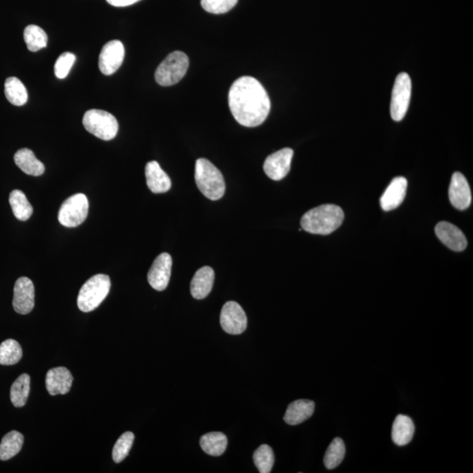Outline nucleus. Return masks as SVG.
Returning a JSON list of instances; mask_svg holds the SVG:
<instances>
[{
  "label": "nucleus",
  "instance_id": "1",
  "mask_svg": "<svg viewBox=\"0 0 473 473\" xmlns=\"http://www.w3.org/2000/svg\"><path fill=\"white\" fill-rule=\"evenodd\" d=\"M229 107L236 121L256 128L266 121L271 102L263 85L252 77L236 79L229 91Z\"/></svg>",
  "mask_w": 473,
  "mask_h": 473
},
{
  "label": "nucleus",
  "instance_id": "2",
  "mask_svg": "<svg viewBox=\"0 0 473 473\" xmlns=\"http://www.w3.org/2000/svg\"><path fill=\"white\" fill-rule=\"evenodd\" d=\"M345 214L335 204H324L308 210L302 217V228L312 234L329 235L341 226Z\"/></svg>",
  "mask_w": 473,
  "mask_h": 473
},
{
  "label": "nucleus",
  "instance_id": "3",
  "mask_svg": "<svg viewBox=\"0 0 473 473\" xmlns=\"http://www.w3.org/2000/svg\"><path fill=\"white\" fill-rule=\"evenodd\" d=\"M195 180L202 194L210 200H219L225 195L226 184L222 173L210 160L204 158L197 160Z\"/></svg>",
  "mask_w": 473,
  "mask_h": 473
},
{
  "label": "nucleus",
  "instance_id": "4",
  "mask_svg": "<svg viewBox=\"0 0 473 473\" xmlns=\"http://www.w3.org/2000/svg\"><path fill=\"white\" fill-rule=\"evenodd\" d=\"M110 280L106 274H97L88 280L82 287L77 298L79 310L90 312L96 310L108 295Z\"/></svg>",
  "mask_w": 473,
  "mask_h": 473
},
{
  "label": "nucleus",
  "instance_id": "5",
  "mask_svg": "<svg viewBox=\"0 0 473 473\" xmlns=\"http://www.w3.org/2000/svg\"><path fill=\"white\" fill-rule=\"evenodd\" d=\"M189 58L181 51L170 53L156 71V80L162 86H171L179 83L187 73Z\"/></svg>",
  "mask_w": 473,
  "mask_h": 473
},
{
  "label": "nucleus",
  "instance_id": "6",
  "mask_svg": "<svg viewBox=\"0 0 473 473\" xmlns=\"http://www.w3.org/2000/svg\"><path fill=\"white\" fill-rule=\"evenodd\" d=\"M84 128L94 136L103 141H110L118 134L119 123L114 116L106 110L93 109L85 112Z\"/></svg>",
  "mask_w": 473,
  "mask_h": 473
},
{
  "label": "nucleus",
  "instance_id": "7",
  "mask_svg": "<svg viewBox=\"0 0 473 473\" xmlns=\"http://www.w3.org/2000/svg\"><path fill=\"white\" fill-rule=\"evenodd\" d=\"M89 213V201L86 195L75 194L63 202L58 213V220L62 226L73 228L82 225Z\"/></svg>",
  "mask_w": 473,
  "mask_h": 473
},
{
  "label": "nucleus",
  "instance_id": "8",
  "mask_svg": "<svg viewBox=\"0 0 473 473\" xmlns=\"http://www.w3.org/2000/svg\"><path fill=\"white\" fill-rule=\"evenodd\" d=\"M411 79L407 73L397 75L392 91L390 112L394 121H402L408 112L411 97Z\"/></svg>",
  "mask_w": 473,
  "mask_h": 473
},
{
  "label": "nucleus",
  "instance_id": "9",
  "mask_svg": "<svg viewBox=\"0 0 473 473\" xmlns=\"http://www.w3.org/2000/svg\"><path fill=\"white\" fill-rule=\"evenodd\" d=\"M220 324L226 332L239 335L247 329V315L236 302H227L221 311Z\"/></svg>",
  "mask_w": 473,
  "mask_h": 473
},
{
  "label": "nucleus",
  "instance_id": "10",
  "mask_svg": "<svg viewBox=\"0 0 473 473\" xmlns=\"http://www.w3.org/2000/svg\"><path fill=\"white\" fill-rule=\"evenodd\" d=\"M294 151L291 148H283L282 150L271 154L265 160L263 169L266 175L274 181H280L288 175Z\"/></svg>",
  "mask_w": 473,
  "mask_h": 473
},
{
  "label": "nucleus",
  "instance_id": "11",
  "mask_svg": "<svg viewBox=\"0 0 473 473\" xmlns=\"http://www.w3.org/2000/svg\"><path fill=\"white\" fill-rule=\"evenodd\" d=\"M125 58V47L121 40H110L101 50L99 69L102 74H114L122 65Z\"/></svg>",
  "mask_w": 473,
  "mask_h": 473
},
{
  "label": "nucleus",
  "instance_id": "12",
  "mask_svg": "<svg viewBox=\"0 0 473 473\" xmlns=\"http://www.w3.org/2000/svg\"><path fill=\"white\" fill-rule=\"evenodd\" d=\"M171 269V256L167 252L160 254L154 260L152 267L147 274V280L150 286L157 291L165 290L169 283Z\"/></svg>",
  "mask_w": 473,
  "mask_h": 473
},
{
  "label": "nucleus",
  "instance_id": "13",
  "mask_svg": "<svg viewBox=\"0 0 473 473\" xmlns=\"http://www.w3.org/2000/svg\"><path fill=\"white\" fill-rule=\"evenodd\" d=\"M12 306L14 311L21 315L30 313L34 307V286L27 277H21L16 280L14 289Z\"/></svg>",
  "mask_w": 473,
  "mask_h": 473
},
{
  "label": "nucleus",
  "instance_id": "14",
  "mask_svg": "<svg viewBox=\"0 0 473 473\" xmlns=\"http://www.w3.org/2000/svg\"><path fill=\"white\" fill-rule=\"evenodd\" d=\"M449 197L450 203L457 210H466L471 205V189L463 173L459 172L453 173L449 189Z\"/></svg>",
  "mask_w": 473,
  "mask_h": 473
},
{
  "label": "nucleus",
  "instance_id": "15",
  "mask_svg": "<svg viewBox=\"0 0 473 473\" xmlns=\"http://www.w3.org/2000/svg\"><path fill=\"white\" fill-rule=\"evenodd\" d=\"M437 238L452 251L462 252L468 247V241L461 230L449 222H440L435 229Z\"/></svg>",
  "mask_w": 473,
  "mask_h": 473
},
{
  "label": "nucleus",
  "instance_id": "16",
  "mask_svg": "<svg viewBox=\"0 0 473 473\" xmlns=\"http://www.w3.org/2000/svg\"><path fill=\"white\" fill-rule=\"evenodd\" d=\"M73 383V376L66 367L50 369L46 375V387L50 396L66 394L69 392Z\"/></svg>",
  "mask_w": 473,
  "mask_h": 473
},
{
  "label": "nucleus",
  "instance_id": "17",
  "mask_svg": "<svg viewBox=\"0 0 473 473\" xmlns=\"http://www.w3.org/2000/svg\"><path fill=\"white\" fill-rule=\"evenodd\" d=\"M408 187V181L404 178L399 176L393 179L389 187L385 191L380 197V206L384 210L390 211L399 207L404 201Z\"/></svg>",
  "mask_w": 473,
  "mask_h": 473
},
{
  "label": "nucleus",
  "instance_id": "18",
  "mask_svg": "<svg viewBox=\"0 0 473 473\" xmlns=\"http://www.w3.org/2000/svg\"><path fill=\"white\" fill-rule=\"evenodd\" d=\"M148 189L154 194L166 193L171 188V180L157 162H150L145 169Z\"/></svg>",
  "mask_w": 473,
  "mask_h": 473
},
{
  "label": "nucleus",
  "instance_id": "19",
  "mask_svg": "<svg viewBox=\"0 0 473 473\" xmlns=\"http://www.w3.org/2000/svg\"><path fill=\"white\" fill-rule=\"evenodd\" d=\"M215 273L213 268L204 267L195 274L191 280V292L195 299L202 300L207 298L213 289Z\"/></svg>",
  "mask_w": 473,
  "mask_h": 473
},
{
  "label": "nucleus",
  "instance_id": "20",
  "mask_svg": "<svg viewBox=\"0 0 473 473\" xmlns=\"http://www.w3.org/2000/svg\"><path fill=\"white\" fill-rule=\"evenodd\" d=\"M315 403L310 400H295L287 409L284 415V421L289 425H298L302 424L313 415Z\"/></svg>",
  "mask_w": 473,
  "mask_h": 473
},
{
  "label": "nucleus",
  "instance_id": "21",
  "mask_svg": "<svg viewBox=\"0 0 473 473\" xmlns=\"http://www.w3.org/2000/svg\"><path fill=\"white\" fill-rule=\"evenodd\" d=\"M415 434V425L408 415H397L392 427V440L396 446H404L410 443Z\"/></svg>",
  "mask_w": 473,
  "mask_h": 473
},
{
  "label": "nucleus",
  "instance_id": "22",
  "mask_svg": "<svg viewBox=\"0 0 473 473\" xmlns=\"http://www.w3.org/2000/svg\"><path fill=\"white\" fill-rule=\"evenodd\" d=\"M14 162L16 165L27 175L40 176L45 171L43 163L37 159L33 151L27 148L19 150L15 154Z\"/></svg>",
  "mask_w": 473,
  "mask_h": 473
},
{
  "label": "nucleus",
  "instance_id": "23",
  "mask_svg": "<svg viewBox=\"0 0 473 473\" xmlns=\"http://www.w3.org/2000/svg\"><path fill=\"white\" fill-rule=\"evenodd\" d=\"M228 440L221 432H210L205 434L200 439V446L208 455L219 457L226 452Z\"/></svg>",
  "mask_w": 473,
  "mask_h": 473
},
{
  "label": "nucleus",
  "instance_id": "24",
  "mask_svg": "<svg viewBox=\"0 0 473 473\" xmlns=\"http://www.w3.org/2000/svg\"><path fill=\"white\" fill-rule=\"evenodd\" d=\"M23 443L24 437L20 432H9L3 437L0 444V460L6 461L17 455L21 452Z\"/></svg>",
  "mask_w": 473,
  "mask_h": 473
},
{
  "label": "nucleus",
  "instance_id": "25",
  "mask_svg": "<svg viewBox=\"0 0 473 473\" xmlns=\"http://www.w3.org/2000/svg\"><path fill=\"white\" fill-rule=\"evenodd\" d=\"M6 99L16 106H22L27 102L28 94L25 85L17 77H8L5 83Z\"/></svg>",
  "mask_w": 473,
  "mask_h": 473
},
{
  "label": "nucleus",
  "instance_id": "26",
  "mask_svg": "<svg viewBox=\"0 0 473 473\" xmlns=\"http://www.w3.org/2000/svg\"><path fill=\"white\" fill-rule=\"evenodd\" d=\"M9 203L16 219L20 221H27L30 219L34 211L33 207L23 192L19 189L12 191L9 197Z\"/></svg>",
  "mask_w": 473,
  "mask_h": 473
},
{
  "label": "nucleus",
  "instance_id": "27",
  "mask_svg": "<svg viewBox=\"0 0 473 473\" xmlns=\"http://www.w3.org/2000/svg\"><path fill=\"white\" fill-rule=\"evenodd\" d=\"M30 392V376L27 374H21L12 384L11 387V402L16 408H21L27 403Z\"/></svg>",
  "mask_w": 473,
  "mask_h": 473
},
{
  "label": "nucleus",
  "instance_id": "28",
  "mask_svg": "<svg viewBox=\"0 0 473 473\" xmlns=\"http://www.w3.org/2000/svg\"><path fill=\"white\" fill-rule=\"evenodd\" d=\"M24 40L31 52L39 51L46 47L47 44L46 32L36 25H29L25 28Z\"/></svg>",
  "mask_w": 473,
  "mask_h": 473
},
{
  "label": "nucleus",
  "instance_id": "29",
  "mask_svg": "<svg viewBox=\"0 0 473 473\" xmlns=\"http://www.w3.org/2000/svg\"><path fill=\"white\" fill-rule=\"evenodd\" d=\"M22 358V349L16 340L8 339L0 345V365L17 364Z\"/></svg>",
  "mask_w": 473,
  "mask_h": 473
},
{
  "label": "nucleus",
  "instance_id": "30",
  "mask_svg": "<svg viewBox=\"0 0 473 473\" xmlns=\"http://www.w3.org/2000/svg\"><path fill=\"white\" fill-rule=\"evenodd\" d=\"M345 455V446L341 438L337 437L330 444L324 456V465L329 470L337 468Z\"/></svg>",
  "mask_w": 473,
  "mask_h": 473
},
{
  "label": "nucleus",
  "instance_id": "31",
  "mask_svg": "<svg viewBox=\"0 0 473 473\" xmlns=\"http://www.w3.org/2000/svg\"><path fill=\"white\" fill-rule=\"evenodd\" d=\"M254 462L260 473H269L272 471L274 456L272 448L263 444L254 453Z\"/></svg>",
  "mask_w": 473,
  "mask_h": 473
},
{
  "label": "nucleus",
  "instance_id": "32",
  "mask_svg": "<svg viewBox=\"0 0 473 473\" xmlns=\"http://www.w3.org/2000/svg\"><path fill=\"white\" fill-rule=\"evenodd\" d=\"M134 441V435L132 432H125L121 435L116 441L112 450L113 461L117 463H121L128 456L130 452L132 444Z\"/></svg>",
  "mask_w": 473,
  "mask_h": 473
},
{
  "label": "nucleus",
  "instance_id": "33",
  "mask_svg": "<svg viewBox=\"0 0 473 473\" xmlns=\"http://www.w3.org/2000/svg\"><path fill=\"white\" fill-rule=\"evenodd\" d=\"M238 0H201L205 11L213 14H222L231 11Z\"/></svg>",
  "mask_w": 473,
  "mask_h": 473
},
{
  "label": "nucleus",
  "instance_id": "34",
  "mask_svg": "<svg viewBox=\"0 0 473 473\" xmlns=\"http://www.w3.org/2000/svg\"><path fill=\"white\" fill-rule=\"evenodd\" d=\"M75 62V56L71 52H65L59 56L55 64V75L59 79H64L71 71Z\"/></svg>",
  "mask_w": 473,
  "mask_h": 473
},
{
  "label": "nucleus",
  "instance_id": "35",
  "mask_svg": "<svg viewBox=\"0 0 473 473\" xmlns=\"http://www.w3.org/2000/svg\"><path fill=\"white\" fill-rule=\"evenodd\" d=\"M106 1L116 8H125V6L134 5L141 0H106Z\"/></svg>",
  "mask_w": 473,
  "mask_h": 473
}]
</instances>
